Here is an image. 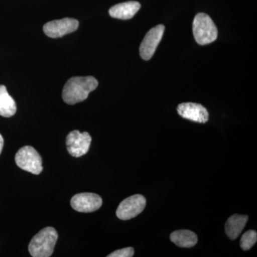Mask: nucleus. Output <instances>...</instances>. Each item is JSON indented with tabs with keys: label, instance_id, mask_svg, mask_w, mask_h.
Here are the masks:
<instances>
[{
	"label": "nucleus",
	"instance_id": "f257e3e1",
	"mask_svg": "<svg viewBox=\"0 0 257 257\" xmlns=\"http://www.w3.org/2000/svg\"><path fill=\"white\" fill-rule=\"evenodd\" d=\"M97 86L98 81L91 76L72 77L64 85L62 99L71 105L77 104L87 99L89 93L95 90Z\"/></svg>",
	"mask_w": 257,
	"mask_h": 257
},
{
	"label": "nucleus",
	"instance_id": "f03ea898",
	"mask_svg": "<svg viewBox=\"0 0 257 257\" xmlns=\"http://www.w3.org/2000/svg\"><path fill=\"white\" fill-rule=\"evenodd\" d=\"M58 234L55 228L49 227L42 229L35 235L30 244L29 251L33 257H49L53 253Z\"/></svg>",
	"mask_w": 257,
	"mask_h": 257
},
{
	"label": "nucleus",
	"instance_id": "7ed1b4c3",
	"mask_svg": "<svg viewBox=\"0 0 257 257\" xmlns=\"http://www.w3.org/2000/svg\"><path fill=\"white\" fill-rule=\"evenodd\" d=\"M193 34L199 45H206L215 41L218 30L215 24L209 15L199 13L193 21Z\"/></svg>",
	"mask_w": 257,
	"mask_h": 257
},
{
	"label": "nucleus",
	"instance_id": "20e7f679",
	"mask_svg": "<svg viewBox=\"0 0 257 257\" xmlns=\"http://www.w3.org/2000/svg\"><path fill=\"white\" fill-rule=\"evenodd\" d=\"M15 162L20 169L33 175H40L43 169L42 157L32 147H22L15 155Z\"/></svg>",
	"mask_w": 257,
	"mask_h": 257
},
{
	"label": "nucleus",
	"instance_id": "39448f33",
	"mask_svg": "<svg viewBox=\"0 0 257 257\" xmlns=\"http://www.w3.org/2000/svg\"><path fill=\"white\" fill-rule=\"evenodd\" d=\"M146 204V199L144 196L140 194L131 196L120 203L116 209V216L121 220H130L143 212Z\"/></svg>",
	"mask_w": 257,
	"mask_h": 257
},
{
	"label": "nucleus",
	"instance_id": "423d86ee",
	"mask_svg": "<svg viewBox=\"0 0 257 257\" xmlns=\"http://www.w3.org/2000/svg\"><path fill=\"white\" fill-rule=\"evenodd\" d=\"M92 138L88 133H81L74 130L69 134L66 140L67 150L72 157H80L89 151Z\"/></svg>",
	"mask_w": 257,
	"mask_h": 257
},
{
	"label": "nucleus",
	"instance_id": "0eeeda50",
	"mask_svg": "<svg viewBox=\"0 0 257 257\" xmlns=\"http://www.w3.org/2000/svg\"><path fill=\"white\" fill-rule=\"evenodd\" d=\"M79 28V22L75 19L64 18L53 20L45 24L43 27L45 35L51 38H59L67 34L75 32Z\"/></svg>",
	"mask_w": 257,
	"mask_h": 257
},
{
	"label": "nucleus",
	"instance_id": "6e6552de",
	"mask_svg": "<svg viewBox=\"0 0 257 257\" xmlns=\"http://www.w3.org/2000/svg\"><path fill=\"white\" fill-rule=\"evenodd\" d=\"M164 32L165 26L162 25H157L147 32L140 47V56L144 60H150L153 57Z\"/></svg>",
	"mask_w": 257,
	"mask_h": 257
},
{
	"label": "nucleus",
	"instance_id": "1a4fd4ad",
	"mask_svg": "<svg viewBox=\"0 0 257 257\" xmlns=\"http://www.w3.org/2000/svg\"><path fill=\"white\" fill-rule=\"evenodd\" d=\"M102 199L94 193H80L71 199V206L79 212L89 213L98 210L101 207Z\"/></svg>",
	"mask_w": 257,
	"mask_h": 257
},
{
	"label": "nucleus",
	"instance_id": "9d476101",
	"mask_svg": "<svg viewBox=\"0 0 257 257\" xmlns=\"http://www.w3.org/2000/svg\"><path fill=\"white\" fill-rule=\"evenodd\" d=\"M177 111L182 117L195 122L206 123L209 120L207 109L197 103H182L177 107Z\"/></svg>",
	"mask_w": 257,
	"mask_h": 257
},
{
	"label": "nucleus",
	"instance_id": "9b49d317",
	"mask_svg": "<svg viewBox=\"0 0 257 257\" xmlns=\"http://www.w3.org/2000/svg\"><path fill=\"white\" fill-rule=\"evenodd\" d=\"M141 8V5L136 1L126 2L114 5L109 10V15L119 20H130L136 15Z\"/></svg>",
	"mask_w": 257,
	"mask_h": 257
},
{
	"label": "nucleus",
	"instance_id": "f8f14e48",
	"mask_svg": "<svg viewBox=\"0 0 257 257\" xmlns=\"http://www.w3.org/2000/svg\"><path fill=\"white\" fill-rule=\"evenodd\" d=\"M248 219V216L246 215L234 214L230 216L225 224V231L230 239H236L239 236L245 227Z\"/></svg>",
	"mask_w": 257,
	"mask_h": 257
},
{
	"label": "nucleus",
	"instance_id": "ddd939ff",
	"mask_svg": "<svg viewBox=\"0 0 257 257\" xmlns=\"http://www.w3.org/2000/svg\"><path fill=\"white\" fill-rule=\"evenodd\" d=\"M170 239L177 246L182 248H191L197 243V234L189 230H177L170 235Z\"/></svg>",
	"mask_w": 257,
	"mask_h": 257
},
{
	"label": "nucleus",
	"instance_id": "4468645a",
	"mask_svg": "<svg viewBox=\"0 0 257 257\" xmlns=\"http://www.w3.org/2000/svg\"><path fill=\"white\" fill-rule=\"evenodd\" d=\"M17 111L16 102L10 95L7 88L0 85V116L11 117Z\"/></svg>",
	"mask_w": 257,
	"mask_h": 257
},
{
	"label": "nucleus",
	"instance_id": "2eb2a0df",
	"mask_svg": "<svg viewBox=\"0 0 257 257\" xmlns=\"http://www.w3.org/2000/svg\"><path fill=\"white\" fill-rule=\"evenodd\" d=\"M257 241V233L253 230H249L243 234L240 241V246L244 251H247L252 247Z\"/></svg>",
	"mask_w": 257,
	"mask_h": 257
},
{
	"label": "nucleus",
	"instance_id": "dca6fc26",
	"mask_svg": "<svg viewBox=\"0 0 257 257\" xmlns=\"http://www.w3.org/2000/svg\"><path fill=\"white\" fill-rule=\"evenodd\" d=\"M135 250L133 247H126L116 250L108 255V257H132L134 256Z\"/></svg>",
	"mask_w": 257,
	"mask_h": 257
},
{
	"label": "nucleus",
	"instance_id": "f3484780",
	"mask_svg": "<svg viewBox=\"0 0 257 257\" xmlns=\"http://www.w3.org/2000/svg\"><path fill=\"white\" fill-rule=\"evenodd\" d=\"M3 146H4V140H3V136L0 135V155H1V152L3 151Z\"/></svg>",
	"mask_w": 257,
	"mask_h": 257
}]
</instances>
